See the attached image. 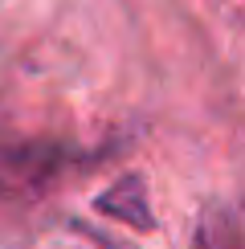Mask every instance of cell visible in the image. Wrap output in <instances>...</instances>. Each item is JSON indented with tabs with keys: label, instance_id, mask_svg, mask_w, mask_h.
Segmentation results:
<instances>
[{
	"label": "cell",
	"instance_id": "cell-1",
	"mask_svg": "<svg viewBox=\"0 0 245 249\" xmlns=\"http://www.w3.org/2000/svg\"><path fill=\"white\" fill-rule=\"evenodd\" d=\"M98 209H102V213H115L119 221L135 225V229H151V204H147V196H143V184L135 180V176L119 180L106 196H98Z\"/></svg>",
	"mask_w": 245,
	"mask_h": 249
}]
</instances>
